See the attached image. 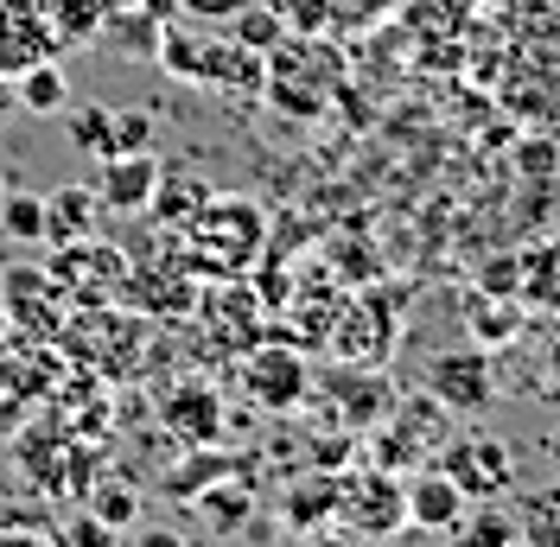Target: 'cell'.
Instances as JSON below:
<instances>
[{"label": "cell", "mask_w": 560, "mask_h": 547, "mask_svg": "<svg viewBox=\"0 0 560 547\" xmlns=\"http://www.w3.org/2000/svg\"><path fill=\"white\" fill-rule=\"evenodd\" d=\"M0 236L7 242H45V198L7 191V198H0Z\"/></svg>", "instance_id": "obj_22"}, {"label": "cell", "mask_w": 560, "mask_h": 547, "mask_svg": "<svg viewBox=\"0 0 560 547\" xmlns=\"http://www.w3.org/2000/svg\"><path fill=\"white\" fill-rule=\"evenodd\" d=\"M51 33L65 38V51L70 45H90V38H103L108 26V0H51Z\"/></svg>", "instance_id": "obj_20"}, {"label": "cell", "mask_w": 560, "mask_h": 547, "mask_svg": "<svg viewBox=\"0 0 560 547\" xmlns=\"http://www.w3.org/2000/svg\"><path fill=\"white\" fill-rule=\"evenodd\" d=\"M96 191L90 185H58L51 198H45V242L51 248H77V242L96 236Z\"/></svg>", "instance_id": "obj_12"}, {"label": "cell", "mask_w": 560, "mask_h": 547, "mask_svg": "<svg viewBox=\"0 0 560 547\" xmlns=\"http://www.w3.org/2000/svg\"><path fill=\"white\" fill-rule=\"evenodd\" d=\"M128 287V306H153V312H185L191 306V274H153V268H128L121 274Z\"/></svg>", "instance_id": "obj_14"}, {"label": "cell", "mask_w": 560, "mask_h": 547, "mask_svg": "<svg viewBox=\"0 0 560 547\" xmlns=\"http://www.w3.org/2000/svg\"><path fill=\"white\" fill-rule=\"evenodd\" d=\"M523 547H560V510L541 503V510L523 515Z\"/></svg>", "instance_id": "obj_31"}, {"label": "cell", "mask_w": 560, "mask_h": 547, "mask_svg": "<svg viewBox=\"0 0 560 547\" xmlns=\"http://www.w3.org/2000/svg\"><path fill=\"white\" fill-rule=\"evenodd\" d=\"M160 160L153 153H108V160H96V205L103 210H121V217H135V210H147V198H153V185H160Z\"/></svg>", "instance_id": "obj_9"}, {"label": "cell", "mask_w": 560, "mask_h": 547, "mask_svg": "<svg viewBox=\"0 0 560 547\" xmlns=\"http://www.w3.org/2000/svg\"><path fill=\"white\" fill-rule=\"evenodd\" d=\"M58 51H65V38L51 33V20L33 0H0V77H20L26 65H45Z\"/></svg>", "instance_id": "obj_6"}, {"label": "cell", "mask_w": 560, "mask_h": 547, "mask_svg": "<svg viewBox=\"0 0 560 547\" xmlns=\"http://www.w3.org/2000/svg\"><path fill=\"white\" fill-rule=\"evenodd\" d=\"M7 331H13V318H7V306H0V338H7Z\"/></svg>", "instance_id": "obj_37"}, {"label": "cell", "mask_w": 560, "mask_h": 547, "mask_svg": "<svg viewBox=\"0 0 560 547\" xmlns=\"http://www.w3.org/2000/svg\"><path fill=\"white\" fill-rule=\"evenodd\" d=\"M160 420H166V433L178 445H191V452H205V445L223 440V401H217V388L210 382H173L166 395H160Z\"/></svg>", "instance_id": "obj_7"}, {"label": "cell", "mask_w": 560, "mask_h": 547, "mask_svg": "<svg viewBox=\"0 0 560 547\" xmlns=\"http://www.w3.org/2000/svg\"><path fill=\"white\" fill-rule=\"evenodd\" d=\"M115 153H153V115L147 108H115Z\"/></svg>", "instance_id": "obj_28"}, {"label": "cell", "mask_w": 560, "mask_h": 547, "mask_svg": "<svg viewBox=\"0 0 560 547\" xmlns=\"http://www.w3.org/2000/svg\"><path fill=\"white\" fill-rule=\"evenodd\" d=\"M236 376H243L248 401H255V408H268V414H287V408H300V401L313 395V370H306V357H300L293 344H280V338L255 344Z\"/></svg>", "instance_id": "obj_4"}, {"label": "cell", "mask_w": 560, "mask_h": 547, "mask_svg": "<svg viewBox=\"0 0 560 547\" xmlns=\"http://www.w3.org/2000/svg\"><path fill=\"white\" fill-rule=\"evenodd\" d=\"M478 280H485L490 300H516V293H523V261H516V255H503V261H485V274H478Z\"/></svg>", "instance_id": "obj_30"}, {"label": "cell", "mask_w": 560, "mask_h": 547, "mask_svg": "<svg viewBox=\"0 0 560 547\" xmlns=\"http://www.w3.org/2000/svg\"><path fill=\"white\" fill-rule=\"evenodd\" d=\"M13 96H20V108H33V115H65L70 83H65V70H58V58L20 70V77H13Z\"/></svg>", "instance_id": "obj_18"}, {"label": "cell", "mask_w": 560, "mask_h": 547, "mask_svg": "<svg viewBox=\"0 0 560 547\" xmlns=\"http://www.w3.org/2000/svg\"><path fill=\"white\" fill-rule=\"evenodd\" d=\"M338 522L363 542H395L408 528V478H395L383 465L370 472H350L345 497H338Z\"/></svg>", "instance_id": "obj_2"}, {"label": "cell", "mask_w": 560, "mask_h": 547, "mask_svg": "<svg viewBox=\"0 0 560 547\" xmlns=\"http://www.w3.org/2000/svg\"><path fill=\"white\" fill-rule=\"evenodd\" d=\"M70 147L77 153H90V160H108L115 153V108H77L70 115Z\"/></svg>", "instance_id": "obj_23"}, {"label": "cell", "mask_w": 560, "mask_h": 547, "mask_svg": "<svg viewBox=\"0 0 560 547\" xmlns=\"http://www.w3.org/2000/svg\"><path fill=\"white\" fill-rule=\"evenodd\" d=\"M516 306L510 300H497V306H471V338H485V344H510L516 338Z\"/></svg>", "instance_id": "obj_27"}, {"label": "cell", "mask_w": 560, "mask_h": 547, "mask_svg": "<svg viewBox=\"0 0 560 547\" xmlns=\"http://www.w3.org/2000/svg\"><path fill=\"white\" fill-rule=\"evenodd\" d=\"M83 510L96 515V522H108L115 535H128V528L140 522V490L121 484V478H96L90 490H83Z\"/></svg>", "instance_id": "obj_19"}, {"label": "cell", "mask_w": 560, "mask_h": 547, "mask_svg": "<svg viewBox=\"0 0 560 547\" xmlns=\"http://www.w3.org/2000/svg\"><path fill=\"white\" fill-rule=\"evenodd\" d=\"M210 205L205 178H185V172H160V185H153V198H147V217L153 223H166V230H178V223H198V210Z\"/></svg>", "instance_id": "obj_13"}, {"label": "cell", "mask_w": 560, "mask_h": 547, "mask_svg": "<svg viewBox=\"0 0 560 547\" xmlns=\"http://www.w3.org/2000/svg\"><path fill=\"white\" fill-rule=\"evenodd\" d=\"M306 465H318V472H345L350 465V427H338V433H313Z\"/></svg>", "instance_id": "obj_29"}, {"label": "cell", "mask_w": 560, "mask_h": 547, "mask_svg": "<svg viewBox=\"0 0 560 547\" xmlns=\"http://www.w3.org/2000/svg\"><path fill=\"white\" fill-rule=\"evenodd\" d=\"M427 395L446 414H490L497 401V370L485 350H440L427 363Z\"/></svg>", "instance_id": "obj_5"}, {"label": "cell", "mask_w": 560, "mask_h": 547, "mask_svg": "<svg viewBox=\"0 0 560 547\" xmlns=\"http://www.w3.org/2000/svg\"><path fill=\"white\" fill-rule=\"evenodd\" d=\"M275 7L287 13V33H300V38L331 33V0H275Z\"/></svg>", "instance_id": "obj_26"}, {"label": "cell", "mask_w": 560, "mask_h": 547, "mask_svg": "<svg viewBox=\"0 0 560 547\" xmlns=\"http://www.w3.org/2000/svg\"><path fill=\"white\" fill-rule=\"evenodd\" d=\"M13 108H20V96H13V77H0V121H7Z\"/></svg>", "instance_id": "obj_35"}, {"label": "cell", "mask_w": 560, "mask_h": 547, "mask_svg": "<svg viewBox=\"0 0 560 547\" xmlns=\"http://www.w3.org/2000/svg\"><path fill=\"white\" fill-rule=\"evenodd\" d=\"M0 287H7L0 306H7V318H13L20 331H38V338H58V331H65V312H58L65 287H58L45 268H7Z\"/></svg>", "instance_id": "obj_8"}, {"label": "cell", "mask_w": 560, "mask_h": 547, "mask_svg": "<svg viewBox=\"0 0 560 547\" xmlns=\"http://www.w3.org/2000/svg\"><path fill=\"white\" fill-rule=\"evenodd\" d=\"M191 503H198V515L210 522V535H230V528H243L248 510H255V497L236 484V472H230V478H217V484H205Z\"/></svg>", "instance_id": "obj_16"}, {"label": "cell", "mask_w": 560, "mask_h": 547, "mask_svg": "<svg viewBox=\"0 0 560 547\" xmlns=\"http://www.w3.org/2000/svg\"><path fill=\"white\" fill-rule=\"evenodd\" d=\"M458 547H516L523 542V522L510 510H497V503H485L478 515H458Z\"/></svg>", "instance_id": "obj_21"}, {"label": "cell", "mask_w": 560, "mask_h": 547, "mask_svg": "<svg viewBox=\"0 0 560 547\" xmlns=\"http://www.w3.org/2000/svg\"><path fill=\"white\" fill-rule=\"evenodd\" d=\"M51 547H121V535H115L108 522H96V515L83 510V515H70L65 528L51 535Z\"/></svg>", "instance_id": "obj_25"}, {"label": "cell", "mask_w": 560, "mask_h": 547, "mask_svg": "<svg viewBox=\"0 0 560 547\" xmlns=\"http://www.w3.org/2000/svg\"><path fill=\"white\" fill-rule=\"evenodd\" d=\"M548 458H555V465H560V433H555V440H548Z\"/></svg>", "instance_id": "obj_36"}, {"label": "cell", "mask_w": 560, "mask_h": 547, "mask_svg": "<svg viewBox=\"0 0 560 547\" xmlns=\"http://www.w3.org/2000/svg\"><path fill=\"white\" fill-rule=\"evenodd\" d=\"M458 515H465V490L446 472H433V465L408 472V528H420V535H453Z\"/></svg>", "instance_id": "obj_11"}, {"label": "cell", "mask_w": 560, "mask_h": 547, "mask_svg": "<svg viewBox=\"0 0 560 547\" xmlns=\"http://www.w3.org/2000/svg\"><path fill=\"white\" fill-rule=\"evenodd\" d=\"M338 497H345V472L306 465L300 478L280 490V528L287 535H313L318 522H338Z\"/></svg>", "instance_id": "obj_10"}, {"label": "cell", "mask_w": 560, "mask_h": 547, "mask_svg": "<svg viewBox=\"0 0 560 547\" xmlns=\"http://www.w3.org/2000/svg\"><path fill=\"white\" fill-rule=\"evenodd\" d=\"M223 33L236 38V45H248V51H261V58H268L280 38H287V13H280L275 0H243V7L223 20Z\"/></svg>", "instance_id": "obj_15"}, {"label": "cell", "mask_w": 560, "mask_h": 547, "mask_svg": "<svg viewBox=\"0 0 560 547\" xmlns=\"http://www.w3.org/2000/svg\"><path fill=\"white\" fill-rule=\"evenodd\" d=\"M433 472H446V478L465 490V503H471V497L490 503V497H503V490L516 484V458H510V445L490 440V433H458V440H446L433 452Z\"/></svg>", "instance_id": "obj_3"}, {"label": "cell", "mask_w": 560, "mask_h": 547, "mask_svg": "<svg viewBox=\"0 0 560 547\" xmlns=\"http://www.w3.org/2000/svg\"><path fill=\"white\" fill-rule=\"evenodd\" d=\"M0 547H51V535H33V528H0Z\"/></svg>", "instance_id": "obj_34"}, {"label": "cell", "mask_w": 560, "mask_h": 547, "mask_svg": "<svg viewBox=\"0 0 560 547\" xmlns=\"http://www.w3.org/2000/svg\"><path fill=\"white\" fill-rule=\"evenodd\" d=\"M230 472H236V458H217V452L205 445V458H198V465H178V472H173V497L185 503V497H198L205 484L230 478Z\"/></svg>", "instance_id": "obj_24"}, {"label": "cell", "mask_w": 560, "mask_h": 547, "mask_svg": "<svg viewBox=\"0 0 560 547\" xmlns=\"http://www.w3.org/2000/svg\"><path fill=\"white\" fill-rule=\"evenodd\" d=\"M0 198H7V178H0Z\"/></svg>", "instance_id": "obj_38"}, {"label": "cell", "mask_w": 560, "mask_h": 547, "mask_svg": "<svg viewBox=\"0 0 560 547\" xmlns=\"http://www.w3.org/2000/svg\"><path fill=\"white\" fill-rule=\"evenodd\" d=\"M135 542H121V547H185V535L178 528H128Z\"/></svg>", "instance_id": "obj_33"}, {"label": "cell", "mask_w": 560, "mask_h": 547, "mask_svg": "<svg viewBox=\"0 0 560 547\" xmlns=\"http://www.w3.org/2000/svg\"><path fill=\"white\" fill-rule=\"evenodd\" d=\"M446 440H453L446 408L420 388V395H408V401L388 408V427L376 433V465L395 472V478H408V472H420V465H433V452H440Z\"/></svg>", "instance_id": "obj_1"}, {"label": "cell", "mask_w": 560, "mask_h": 547, "mask_svg": "<svg viewBox=\"0 0 560 547\" xmlns=\"http://www.w3.org/2000/svg\"><path fill=\"white\" fill-rule=\"evenodd\" d=\"M20 465H26V478L38 484V497H58V484H65V452L70 440H58V433H20Z\"/></svg>", "instance_id": "obj_17"}, {"label": "cell", "mask_w": 560, "mask_h": 547, "mask_svg": "<svg viewBox=\"0 0 560 547\" xmlns=\"http://www.w3.org/2000/svg\"><path fill=\"white\" fill-rule=\"evenodd\" d=\"M516 160H523V172H555L560 166V147H555V140H528Z\"/></svg>", "instance_id": "obj_32"}]
</instances>
